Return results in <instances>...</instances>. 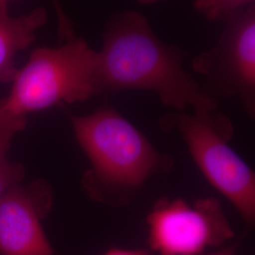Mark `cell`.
<instances>
[{"label": "cell", "mask_w": 255, "mask_h": 255, "mask_svg": "<svg viewBox=\"0 0 255 255\" xmlns=\"http://www.w3.org/2000/svg\"><path fill=\"white\" fill-rule=\"evenodd\" d=\"M25 174L23 164L9 160L7 155H0V199L10 188L22 183Z\"/></svg>", "instance_id": "10"}, {"label": "cell", "mask_w": 255, "mask_h": 255, "mask_svg": "<svg viewBox=\"0 0 255 255\" xmlns=\"http://www.w3.org/2000/svg\"><path fill=\"white\" fill-rule=\"evenodd\" d=\"M60 22L64 42L33 50L25 65L18 68L9 95L0 100V113L6 118L27 125L31 113L101 95L99 51L74 35L67 19L61 17Z\"/></svg>", "instance_id": "3"}, {"label": "cell", "mask_w": 255, "mask_h": 255, "mask_svg": "<svg viewBox=\"0 0 255 255\" xmlns=\"http://www.w3.org/2000/svg\"><path fill=\"white\" fill-rule=\"evenodd\" d=\"M24 128L0 114V155L8 154L12 138Z\"/></svg>", "instance_id": "11"}, {"label": "cell", "mask_w": 255, "mask_h": 255, "mask_svg": "<svg viewBox=\"0 0 255 255\" xmlns=\"http://www.w3.org/2000/svg\"><path fill=\"white\" fill-rule=\"evenodd\" d=\"M160 128L181 135L207 182L234 205L247 228H254L255 171L230 146L236 129L219 106L195 108L191 115L170 112L160 119Z\"/></svg>", "instance_id": "4"}, {"label": "cell", "mask_w": 255, "mask_h": 255, "mask_svg": "<svg viewBox=\"0 0 255 255\" xmlns=\"http://www.w3.org/2000/svg\"><path fill=\"white\" fill-rule=\"evenodd\" d=\"M99 56L101 94L154 92L164 105L177 112L191 106H219L183 68L186 52L161 41L147 19L137 11H119L107 20Z\"/></svg>", "instance_id": "1"}, {"label": "cell", "mask_w": 255, "mask_h": 255, "mask_svg": "<svg viewBox=\"0 0 255 255\" xmlns=\"http://www.w3.org/2000/svg\"><path fill=\"white\" fill-rule=\"evenodd\" d=\"M148 245L159 255H203L236 237L219 199L161 198L146 216Z\"/></svg>", "instance_id": "6"}, {"label": "cell", "mask_w": 255, "mask_h": 255, "mask_svg": "<svg viewBox=\"0 0 255 255\" xmlns=\"http://www.w3.org/2000/svg\"><path fill=\"white\" fill-rule=\"evenodd\" d=\"M246 3V0H202L195 2L194 7L208 20L226 22Z\"/></svg>", "instance_id": "9"}, {"label": "cell", "mask_w": 255, "mask_h": 255, "mask_svg": "<svg viewBox=\"0 0 255 255\" xmlns=\"http://www.w3.org/2000/svg\"><path fill=\"white\" fill-rule=\"evenodd\" d=\"M239 244H240V240H236L235 242H233L229 246L222 248V249H220L215 253L203 255H237V250H238Z\"/></svg>", "instance_id": "13"}, {"label": "cell", "mask_w": 255, "mask_h": 255, "mask_svg": "<svg viewBox=\"0 0 255 255\" xmlns=\"http://www.w3.org/2000/svg\"><path fill=\"white\" fill-rule=\"evenodd\" d=\"M47 21L45 8L18 16L10 14L9 3L0 0V83H11L18 71L15 60L19 53L30 46L38 28Z\"/></svg>", "instance_id": "8"}, {"label": "cell", "mask_w": 255, "mask_h": 255, "mask_svg": "<svg viewBox=\"0 0 255 255\" xmlns=\"http://www.w3.org/2000/svg\"><path fill=\"white\" fill-rule=\"evenodd\" d=\"M102 255H150V251L146 249L112 248Z\"/></svg>", "instance_id": "12"}, {"label": "cell", "mask_w": 255, "mask_h": 255, "mask_svg": "<svg viewBox=\"0 0 255 255\" xmlns=\"http://www.w3.org/2000/svg\"><path fill=\"white\" fill-rule=\"evenodd\" d=\"M53 200L44 179L19 183L0 199V255H54L43 228Z\"/></svg>", "instance_id": "7"}, {"label": "cell", "mask_w": 255, "mask_h": 255, "mask_svg": "<svg viewBox=\"0 0 255 255\" xmlns=\"http://www.w3.org/2000/svg\"><path fill=\"white\" fill-rule=\"evenodd\" d=\"M74 135L90 167L82 176L83 190L92 201L124 207L152 177L168 173L171 155L156 149L146 135L113 107L86 116H70Z\"/></svg>", "instance_id": "2"}, {"label": "cell", "mask_w": 255, "mask_h": 255, "mask_svg": "<svg viewBox=\"0 0 255 255\" xmlns=\"http://www.w3.org/2000/svg\"><path fill=\"white\" fill-rule=\"evenodd\" d=\"M217 43L193 58L191 67L205 80L212 99L237 98L247 116L255 118V2L227 20Z\"/></svg>", "instance_id": "5"}]
</instances>
